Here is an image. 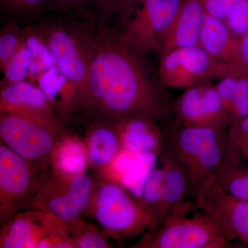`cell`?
Returning a JSON list of instances; mask_svg holds the SVG:
<instances>
[{
	"mask_svg": "<svg viewBox=\"0 0 248 248\" xmlns=\"http://www.w3.org/2000/svg\"><path fill=\"white\" fill-rule=\"evenodd\" d=\"M105 14L120 12L140 3L141 0H89Z\"/></svg>",
	"mask_w": 248,
	"mask_h": 248,
	"instance_id": "obj_33",
	"label": "cell"
},
{
	"mask_svg": "<svg viewBox=\"0 0 248 248\" xmlns=\"http://www.w3.org/2000/svg\"><path fill=\"white\" fill-rule=\"evenodd\" d=\"M156 155L154 153L137 155L122 177V186L140 200L146 178L156 164Z\"/></svg>",
	"mask_w": 248,
	"mask_h": 248,
	"instance_id": "obj_24",
	"label": "cell"
},
{
	"mask_svg": "<svg viewBox=\"0 0 248 248\" xmlns=\"http://www.w3.org/2000/svg\"><path fill=\"white\" fill-rule=\"evenodd\" d=\"M90 205L106 236L128 239L154 230V218L141 200L117 183L94 186Z\"/></svg>",
	"mask_w": 248,
	"mask_h": 248,
	"instance_id": "obj_3",
	"label": "cell"
},
{
	"mask_svg": "<svg viewBox=\"0 0 248 248\" xmlns=\"http://www.w3.org/2000/svg\"><path fill=\"white\" fill-rule=\"evenodd\" d=\"M89 162L98 169L108 167L124 151L117 127L101 125L93 129L86 147Z\"/></svg>",
	"mask_w": 248,
	"mask_h": 248,
	"instance_id": "obj_20",
	"label": "cell"
},
{
	"mask_svg": "<svg viewBox=\"0 0 248 248\" xmlns=\"http://www.w3.org/2000/svg\"><path fill=\"white\" fill-rule=\"evenodd\" d=\"M47 100L41 89L26 81H17L1 92V111L53 123Z\"/></svg>",
	"mask_w": 248,
	"mask_h": 248,
	"instance_id": "obj_16",
	"label": "cell"
},
{
	"mask_svg": "<svg viewBox=\"0 0 248 248\" xmlns=\"http://www.w3.org/2000/svg\"><path fill=\"white\" fill-rule=\"evenodd\" d=\"M215 182L232 197L248 201V166L225 163Z\"/></svg>",
	"mask_w": 248,
	"mask_h": 248,
	"instance_id": "obj_23",
	"label": "cell"
},
{
	"mask_svg": "<svg viewBox=\"0 0 248 248\" xmlns=\"http://www.w3.org/2000/svg\"><path fill=\"white\" fill-rule=\"evenodd\" d=\"M176 123L228 128L229 118L215 86L208 81L186 89L173 107Z\"/></svg>",
	"mask_w": 248,
	"mask_h": 248,
	"instance_id": "obj_10",
	"label": "cell"
},
{
	"mask_svg": "<svg viewBox=\"0 0 248 248\" xmlns=\"http://www.w3.org/2000/svg\"><path fill=\"white\" fill-rule=\"evenodd\" d=\"M73 243L75 248H109L102 234L92 226H86L81 219L71 222Z\"/></svg>",
	"mask_w": 248,
	"mask_h": 248,
	"instance_id": "obj_26",
	"label": "cell"
},
{
	"mask_svg": "<svg viewBox=\"0 0 248 248\" xmlns=\"http://www.w3.org/2000/svg\"><path fill=\"white\" fill-rule=\"evenodd\" d=\"M50 161L58 177L71 179L83 174L89 162L86 146L74 137L56 140Z\"/></svg>",
	"mask_w": 248,
	"mask_h": 248,
	"instance_id": "obj_19",
	"label": "cell"
},
{
	"mask_svg": "<svg viewBox=\"0 0 248 248\" xmlns=\"http://www.w3.org/2000/svg\"><path fill=\"white\" fill-rule=\"evenodd\" d=\"M164 184L162 166H155L148 174L142 189L140 200L154 218L155 228L153 231L158 229L163 223Z\"/></svg>",
	"mask_w": 248,
	"mask_h": 248,
	"instance_id": "obj_21",
	"label": "cell"
},
{
	"mask_svg": "<svg viewBox=\"0 0 248 248\" xmlns=\"http://www.w3.org/2000/svg\"><path fill=\"white\" fill-rule=\"evenodd\" d=\"M31 62V53L27 47L17 50L5 68L6 79L12 83L23 81L30 70Z\"/></svg>",
	"mask_w": 248,
	"mask_h": 248,
	"instance_id": "obj_28",
	"label": "cell"
},
{
	"mask_svg": "<svg viewBox=\"0 0 248 248\" xmlns=\"http://www.w3.org/2000/svg\"><path fill=\"white\" fill-rule=\"evenodd\" d=\"M27 47L30 51L31 62L29 73L36 76L45 73L55 65V60L46 44L38 37L29 36L27 40Z\"/></svg>",
	"mask_w": 248,
	"mask_h": 248,
	"instance_id": "obj_25",
	"label": "cell"
},
{
	"mask_svg": "<svg viewBox=\"0 0 248 248\" xmlns=\"http://www.w3.org/2000/svg\"><path fill=\"white\" fill-rule=\"evenodd\" d=\"M93 189L92 179L85 173L71 179L56 176L53 180L40 182L32 202L36 210L71 223L80 219L89 208Z\"/></svg>",
	"mask_w": 248,
	"mask_h": 248,
	"instance_id": "obj_8",
	"label": "cell"
},
{
	"mask_svg": "<svg viewBox=\"0 0 248 248\" xmlns=\"http://www.w3.org/2000/svg\"><path fill=\"white\" fill-rule=\"evenodd\" d=\"M5 4L19 10H33L42 6L47 0H1Z\"/></svg>",
	"mask_w": 248,
	"mask_h": 248,
	"instance_id": "obj_36",
	"label": "cell"
},
{
	"mask_svg": "<svg viewBox=\"0 0 248 248\" xmlns=\"http://www.w3.org/2000/svg\"><path fill=\"white\" fill-rule=\"evenodd\" d=\"M1 113L0 136L4 145L34 166L50 161L56 141L53 123L13 112Z\"/></svg>",
	"mask_w": 248,
	"mask_h": 248,
	"instance_id": "obj_7",
	"label": "cell"
},
{
	"mask_svg": "<svg viewBox=\"0 0 248 248\" xmlns=\"http://www.w3.org/2000/svg\"><path fill=\"white\" fill-rule=\"evenodd\" d=\"M194 208L213 217L228 239L241 246L248 244V201L229 195L216 182L206 193L196 200Z\"/></svg>",
	"mask_w": 248,
	"mask_h": 248,
	"instance_id": "obj_12",
	"label": "cell"
},
{
	"mask_svg": "<svg viewBox=\"0 0 248 248\" xmlns=\"http://www.w3.org/2000/svg\"><path fill=\"white\" fill-rule=\"evenodd\" d=\"M226 145L225 163L248 166V116L228 127Z\"/></svg>",
	"mask_w": 248,
	"mask_h": 248,
	"instance_id": "obj_22",
	"label": "cell"
},
{
	"mask_svg": "<svg viewBox=\"0 0 248 248\" xmlns=\"http://www.w3.org/2000/svg\"><path fill=\"white\" fill-rule=\"evenodd\" d=\"M187 217L186 213L170 217L158 229L149 232L133 246L140 248H231L218 223L208 214Z\"/></svg>",
	"mask_w": 248,
	"mask_h": 248,
	"instance_id": "obj_4",
	"label": "cell"
},
{
	"mask_svg": "<svg viewBox=\"0 0 248 248\" xmlns=\"http://www.w3.org/2000/svg\"><path fill=\"white\" fill-rule=\"evenodd\" d=\"M161 57L160 84L167 89H187L237 72L231 63L213 58L200 46L174 49Z\"/></svg>",
	"mask_w": 248,
	"mask_h": 248,
	"instance_id": "obj_5",
	"label": "cell"
},
{
	"mask_svg": "<svg viewBox=\"0 0 248 248\" xmlns=\"http://www.w3.org/2000/svg\"><path fill=\"white\" fill-rule=\"evenodd\" d=\"M240 39L235 37L223 19L205 14L201 29L199 46L213 58L231 63Z\"/></svg>",
	"mask_w": 248,
	"mask_h": 248,
	"instance_id": "obj_18",
	"label": "cell"
},
{
	"mask_svg": "<svg viewBox=\"0 0 248 248\" xmlns=\"http://www.w3.org/2000/svg\"><path fill=\"white\" fill-rule=\"evenodd\" d=\"M231 65L236 71L248 74V32L240 39L237 50Z\"/></svg>",
	"mask_w": 248,
	"mask_h": 248,
	"instance_id": "obj_34",
	"label": "cell"
},
{
	"mask_svg": "<svg viewBox=\"0 0 248 248\" xmlns=\"http://www.w3.org/2000/svg\"><path fill=\"white\" fill-rule=\"evenodd\" d=\"M239 73V71L234 72V73L221 78L215 86L217 93L219 94L222 102L226 107L227 112L231 107L233 99H234L235 89H236Z\"/></svg>",
	"mask_w": 248,
	"mask_h": 248,
	"instance_id": "obj_30",
	"label": "cell"
},
{
	"mask_svg": "<svg viewBox=\"0 0 248 248\" xmlns=\"http://www.w3.org/2000/svg\"><path fill=\"white\" fill-rule=\"evenodd\" d=\"M43 37L55 65L79 97L87 76L89 47L86 51L75 31L62 26L46 28Z\"/></svg>",
	"mask_w": 248,
	"mask_h": 248,
	"instance_id": "obj_11",
	"label": "cell"
},
{
	"mask_svg": "<svg viewBox=\"0 0 248 248\" xmlns=\"http://www.w3.org/2000/svg\"><path fill=\"white\" fill-rule=\"evenodd\" d=\"M51 214L42 210L18 213L1 230L0 248H37L63 223Z\"/></svg>",
	"mask_w": 248,
	"mask_h": 248,
	"instance_id": "obj_13",
	"label": "cell"
},
{
	"mask_svg": "<svg viewBox=\"0 0 248 248\" xmlns=\"http://www.w3.org/2000/svg\"><path fill=\"white\" fill-rule=\"evenodd\" d=\"M36 167L11 151L0 146V213L1 223L9 221L15 210L33 197L40 182L36 181Z\"/></svg>",
	"mask_w": 248,
	"mask_h": 248,
	"instance_id": "obj_9",
	"label": "cell"
},
{
	"mask_svg": "<svg viewBox=\"0 0 248 248\" xmlns=\"http://www.w3.org/2000/svg\"><path fill=\"white\" fill-rule=\"evenodd\" d=\"M159 155L164 170V224L173 215L190 211L193 208V203L186 202L188 197L187 176L167 139Z\"/></svg>",
	"mask_w": 248,
	"mask_h": 248,
	"instance_id": "obj_14",
	"label": "cell"
},
{
	"mask_svg": "<svg viewBox=\"0 0 248 248\" xmlns=\"http://www.w3.org/2000/svg\"><path fill=\"white\" fill-rule=\"evenodd\" d=\"M18 40L17 37L11 32H5L0 37V59L4 67L7 66L15 54L17 53Z\"/></svg>",
	"mask_w": 248,
	"mask_h": 248,
	"instance_id": "obj_32",
	"label": "cell"
},
{
	"mask_svg": "<svg viewBox=\"0 0 248 248\" xmlns=\"http://www.w3.org/2000/svg\"><path fill=\"white\" fill-rule=\"evenodd\" d=\"M184 0H141V9L130 19L120 40L139 56L161 52L165 39Z\"/></svg>",
	"mask_w": 248,
	"mask_h": 248,
	"instance_id": "obj_6",
	"label": "cell"
},
{
	"mask_svg": "<svg viewBox=\"0 0 248 248\" xmlns=\"http://www.w3.org/2000/svg\"><path fill=\"white\" fill-rule=\"evenodd\" d=\"M205 14L202 0H184L165 39L161 55L174 49L199 46Z\"/></svg>",
	"mask_w": 248,
	"mask_h": 248,
	"instance_id": "obj_15",
	"label": "cell"
},
{
	"mask_svg": "<svg viewBox=\"0 0 248 248\" xmlns=\"http://www.w3.org/2000/svg\"><path fill=\"white\" fill-rule=\"evenodd\" d=\"M205 13L225 20L240 0H202Z\"/></svg>",
	"mask_w": 248,
	"mask_h": 248,
	"instance_id": "obj_31",
	"label": "cell"
},
{
	"mask_svg": "<svg viewBox=\"0 0 248 248\" xmlns=\"http://www.w3.org/2000/svg\"><path fill=\"white\" fill-rule=\"evenodd\" d=\"M233 35L241 39L248 32V0H240L225 19Z\"/></svg>",
	"mask_w": 248,
	"mask_h": 248,
	"instance_id": "obj_29",
	"label": "cell"
},
{
	"mask_svg": "<svg viewBox=\"0 0 248 248\" xmlns=\"http://www.w3.org/2000/svg\"><path fill=\"white\" fill-rule=\"evenodd\" d=\"M78 98L115 124L135 117L157 122L169 119L173 110L167 94L148 78L141 58L112 35L89 46L87 76Z\"/></svg>",
	"mask_w": 248,
	"mask_h": 248,
	"instance_id": "obj_1",
	"label": "cell"
},
{
	"mask_svg": "<svg viewBox=\"0 0 248 248\" xmlns=\"http://www.w3.org/2000/svg\"><path fill=\"white\" fill-rule=\"evenodd\" d=\"M246 248H248V244L246 246Z\"/></svg>",
	"mask_w": 248,
	"mask_h": 248,
	"instance_id": "obj_38",
	"label": "cell"
},
{
	"mask_svg": "<svg viewBox=\"0 0 248 248\" xmlns=\"http://www.w3.org/2000/svg\"><path fill=\"white\" fill-rule=\"evenodd\" d=\"M156 123L150 119L135 117L116 124L124 151L133 155L161 154L166 140Z\"/></svg>",
	"mask_w": 248,
	"mask_h": 248,
	"instance_id": "obj_17",
	"label": "cell"
},
{
	"mask_svg": "<svg viewBox=\"0 0 248 248\" xmlns=\"http://www.w3.org/2000/svg\"><path fill=\"white\" fill-rule=\"evenodd\" d=\"M39 83L47 99L54 102L64 87L67 79L58 67L55 65L42 73Z\"/></svg>",
	"mask_w": 248,
	"mask_h": 248,
	"instance_id": "obj_27",
	"label": "cell"
},
{
	"mask_svg": "<svg viewBox=\"0 0 248 248\" xmlns=\"http://www.w3.org/2000/svg\"><path fill=\"white\" fill-rule=\"evenodd\" d=\"M248 116V96L234 102L228 110L230 125Z\"/></svg>",
	"mask_w": 248,
	"mask_h": 248,
	"instance_id": "obj_35",
	"label": "cell"
},
{
	"mask_svg": "<svg viewBox=\"0 0 248 248\" xmlns=\"http://www.w3.org/2000/svg\"><path fill=\"white\" fill-rule=\"evenodd\" d=\"M63 1H76V0H63Z\"/></svg>",
	"mask_w": 248,
	"mask_h": 248,
	"instance_id": "obj_37",
	"label": "cell"
},
{
	"mask_svg": "<svg viewBox=\"0 0 248 248\" xmlns=\"http://www.w3.org/2000/svg\"><path fill=\"white\" fill-rule=\"evenodd\" d=\"M166 139L187 176L188 196L195 202L215 184L225 164L227 128L175 123Z\"/></svg>",
	"mask_w": 248,
	"mask_h": 248,
	"instance_id": "obj_2",
	"label": "cell"
}]
</instances>
